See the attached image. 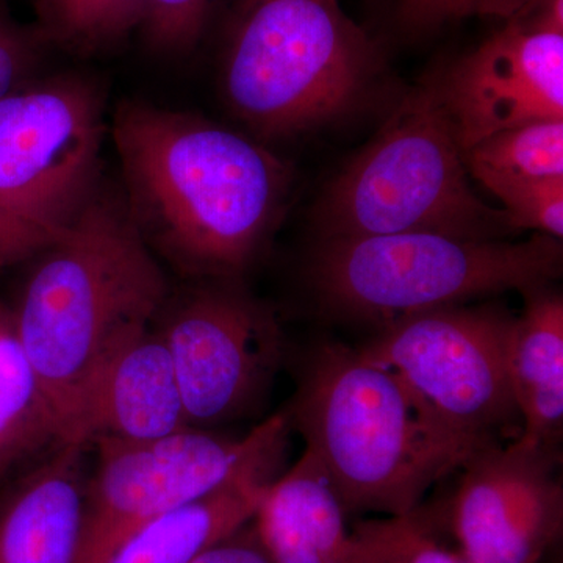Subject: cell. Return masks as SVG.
<instances>
[{"instance_id":"cell-1","label":"cell","mask_w":563,"mask_h":563,"mask_svg":"<svg viewBox=\"0 0 563 563\" xmlns=\"http://www.w3.org/2000/svg\"><path fill=\"white\" fill-rule=\"evenodd\" d=\"M113 140L141 233L195 276H242L284 209L287 163L214 122L147 103L121 106Z\"/></svg>"},{"instance_id":"cell-2","label":"cell","mask_w":563,"mask_h":563,"mask_svg":"<svg viewBox=\"0 0 563 563\" xmlns=\"http://www.w3.org/2000/svg\"><path fill=\"white\" fill-rule=\"evenodd\" d=\"M38 257L14 320L63 442L73 443L103 369L157 320L168 282L128 203L99 190Z\"/></svg>"},{"instance_id":"cell-3","label":"cell","mask_w":563,"mask_h":563,"mask_svg":"<svg viewBox=\"0 0 563 563\" xmlns=\"http://www.w3.org/2000/svg\"><path fill=\"white\" fill-rule=\"evenodd\" d=\"M287 415L346 512L412 514L474 454L428 417L398 374L340 343L312 352Z\"/></svg>"},{"instance_id":"cell-4","label":"cell","mask_w":563,"mask_h":563,"mask_svg":"<svg viewBox=\"0 0 563 563\" xmlns=\"http://www.w3.org/2000/svg\"><path fill=\"white\" fill-rule=\"evenodd\" d=\"M383 76L380 51L339 0H239L222 84L233 113L263 139L343 120Z\"/></svg>"},{"instance_id":"cell-5","label":"cell","mask_w":563,"mask_h":563,"mask_svg":"<svg viewBox=\"0 0 563 563\" xmlns=\"http://www.w3.org/2000/svg\"><path fill=\"white\" fill-rule=\"evenodd\" d=\"M314 220L320 239L439 232L509 240L503 209L474 192L437 70L412 88L374 139L333 177Z\"/></svg>"},{"instance_id":"cell-6","label":"cell","mask_w":563,"mask_h":563,"mask_svg":"<svg viewBox=\"0 0 563 563\" xmlns=\"http://www.w3.org/2000/svg\"><path fill=\"white\" fill-rule=\"evenodd\" d=\"M561 240L465 239L439 232L320 239L310 287L329 313L377 324L504 291L550 287L562 274Z\"/></svg>"},{"instance_id":"cell-7","label":"cell","mask_w":563,"mask_h":563,"mask_svg":"<svg viewBox=\"0 0 563 563\" xmlns=\"http://www.w3.org/2000/svg\"><path fill=\"white\" fill-rule=\"evenodd\" d=\"M514 320L496 306L426 310L383 325L358 352L398 374L428 417L476 453L521 433L507 369Z\"/></svg>"},{"instance_id":"cell-8","label":"cell","mask_w":563,"mask_h":563,"mask_svg":"<svg viewBox=\"0 0 563 563\" xmlns=\"http://www.w3.org/2000/svg\"><path fill=\"white\" fill-rule=\"evenodd\" d=\"M290 426L287 413H277L240 439L188 428L147 442L92 443L77 563H103L161 515L246 474L274 473Z\"/></svg>"},{"instance_id":"cell-9","label":"cell","mask_w":563,"mask_h":563,"mask_svg":"<svg viewBox=\"0 0 563 563\" xmlns=\"http://www.w3.org/2000/svg\"><path fill=\"white\" fill-rule=\"evenodd\" d=\"M101 92L57 77L0 99V210L62 235L98 191Z\"/></svg>"},{"instance_id":"cell-10","label":"cell","mask_w":563,"mask_h":563,"mask_svg":"<svg viewBox=\"0 0 563 563\" xmlns=\"http://www.w3.org/2000/svg\"><path fill=\"white\" fill-rule=\"evenodd\" d=\"M232 280L211 279L158 313L191 428L247 417L279 372V322Z\"/></svg>"},{"instance_id":"cell-11","label":"cell","mask_w":563,"mask_h":563,"mask_svg":"<svg viewBox=\"0 0 563 563\" xmlns=\"http://www.w3.org/2000/svg\"><path fill=\"white\" fill-rule=\"evenodd\" d=\"M558 448L517 437L488 444L461 466L451 521L468 563H540L561 539Z\"/></svg>"},{"instance_id":"cell-12","label":"cell","mask_w":563,"mask_h":563,"mask_svg":"<svg viewBox=\"0 0 563 563\" xmlns=\"http://www.w3.org/2000/svg\"><path fill=\"white\" fill-rule=\"evenodd\" d=\"M437 79L462 152L507 129L563 120V33L507 21Z\"/></svg>"},{"instance_id":"cell-13","label":"cell","mask_w":563,"mask_h":563,"mask_svg":"<svg viewBox=\"0 0 563 563\" xmlns=\"http://www.w3.org/2000/svg\"><path fill=\"white\" fill-rule=\"evenodd\" d=\"M90 446L60 443L0 487V563H77Z\"/></svg>"},{"instance_id":"cell-14","label":"cell","mask_w":563,"mask_h":563,"mask_svg":"<svg viewBox=\"0 0 563 563\" xmlns=\"http://www.w3.org/2000/svg\"><path fill=\"white\" fill-rule=\"evenodd\" d=\"M154 324L129 340L103 369L73 443L147 442L191 428L172 354Z\"/></svg>"},{"instance_id":"cell-15","label":"cell","mask_w":563,"mask_h":563,"mask_svg":"<svg viewBox=\"0 0 563 563\" xmlns=\"http://www.w3.org/2000/svg\"><path fill=\"white\" fill-rule=\"evenodd\" d=\"M346 509L309 450L273 481L254 517L274 563H322L346 542Z\"/></svg>"},{"instance_id":"cell-16","label":"cell","mask_w":563,"mask_h":563,"mask_svg":"<svg viewBox=\"0 0 563 563\" xmlns=\"http://www.w3.org/2000/svg\"><path fill=\"white\" fill-rule=\"evenodd\" d=\"M525 296L507 351L520 437L558 448L563 431V299L548 287Z\"/></svg>"},{"instance_id":"cell-17","label":"cell","mask_w":563,"mask_h":563,"mask_svg":"<svg viewBox=\"0 0 563 563\" xmlns=\"http://www.w3.org/2000/svg\"><path fill=\"white\" fill-rule=\"evenodd\" d=\"M273 474H246L161 515L118 544L103 563H190L254 520Z\"/></svg>"},{"instance_id":"cell-18","label":"cell","mask_w":563,"mask_h":563,"mask_svg":"<svg viewBox=\"0 0 563 563\" xmlns=\"http://www.w3.org/2000/svg\"><path fill=\"white\" fill-rule=\"evenodd\" d=\"M60 443V420L22 346L13 307L0 301V487Z\"/></svg>"},{"instance_id":"cell-19","label":"cell","mask_w":563,"mask_h":563,"mask_svg":"<svg viewBox=\"0 0 563 563\" xmlns=\"http://www.w3.org/2000/svg\"><path fill=\"white\" fill-rule=\"evenodd\" d=\"M463 162L479 184L563 177V120L529 122L495 133L463 152Z\"/></svg>"},{"instance_id":"cell-20","label":"cell","mask_w":563,"mask_h":563,"mask_svg":"<svg viewBox=\"0 0 563 563\" xmlns=\"http://www.w3.org/2000/svg\"><path fill=\"white\" fill-rule=\"evenodd\" d=\"M144 0H35L40 36L76 52L101 49L139 27Z\"/></svg>"},{"instance_id":"cell-21","label":"cell","mask_w":563,"mask_h":563,"mask_svg":"<svg viewBox=\"0 0 563 563\" xmlns=\"http://www.w3.org/2000/svg\"><path fill=\"white\" fill-rule=\"evenodd\" d=\"M432 529L433 512L422 506L404 517L366 521L322 563H402L421 540L432 536Z\"/></svg>"},{"instance_id":"cell-22","label":"cell","mask_w":563,"mask_h":563,"mask_svg":"<svg viewBox=\"0 0 563 563\" xmlns=\"http://www.w3.org/2000/svg\"><path fill=\"white\" fill-rule=\"evenodd\" d=\"M481 185L503 202L515 231L529 229L562 239L563 177L493 179Z\"/></svg>"},{"instance_id":"cell-23","label":"cell","mask_w":563,"mask_h":563,"mask_svg":"<svg viewBox=\"0 0 563 563\" xmlns=\"http://www.w3.org/2000/svg\"><path fill=\"white\" fill-rule=\"evenodd\" d=\"M539 0H398L396 20L410 35H431L450 22L465 18L521 20L536 9Z\"/></svg>"},{"instance_id":"cell-24","label":"cell","mask_w":563,"mask_h":563,"mask_svg":"<svg viewBox=\"0 0 563 563\" xmlns=\"http://www.w3.org/2000/svg\"><path fill=\"white\" fill-rule=\"evenodd\" d=\"M213 0H144L139 27L152 49L181 54L201 40Z\"/></svg>"},{"instance_id":"cell-25","label":"cell","mask_w":563,"mask_h":563,"mask_svg":"<svg viewBox=\"0 0 563 563\" xmlns=\"http://www.w3.org/2000/svg\"><path fill=\"white\" fill-rule=\"evenodd\" d=\"M35 57V40L0 11V99L16 90Z\"/></svg>"},{"instance_id":"cell-26","label":"cell","mask_w":563,"mask_h":563,"mask_svg":"<svg viewBox=\"0 0 563 563\" xmlns=\"http://www.w3.org/2000/svg\"><path fill=\"white\" fill-rule=\"evenodd\" d=\"M58 236L0 210V268L31 261Z\"/></svg>"},{"instance_id":"cell-27","label":"cell","mask_w":563,"mask_h":563,"mask_svg":"<svg viewBox=\"0 0 563 563\" xmlns=\"http://www.w3.org/2000/svg\"><path fill=\"white\" fill-rule=\"evenodd\" d=\"M190 563H274L254 520L196 555Z\"/></svg>"},{"instance_id":"cell-28","label":"cell","mask_w":563,"mask_h":563,"mask_svg":"<svg viewBox=\"0 0 563 563\" xmlns=\"http://www.w3.org/2000/svg\"><path fill=\"white\" fill-rule=\"evenodd\" d=\"M402 563H468L461 553H451L444 550L433 540V537H426L417 547L410 551Z\"/></svg>"}]
</instances>
